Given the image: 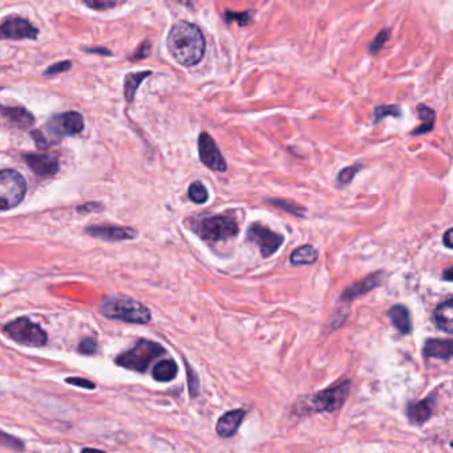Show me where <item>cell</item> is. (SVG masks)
<instances>
[{
	"mask_svg": "<svg viewBox=\"0 0 453 453\" xmlns=\"http://www.w3.org/2000/svg\"><path fill=\"white\" fill-rule=\"evenodd\" d=\"M0 444L6 448H10V449H13V451H23L24 444L20 442L19 439L13 438L11 435L0 430Z\"/></svg>",
	"mask_w": 453,
	"mask_h": 453,
	"instance_id": "f1b7e54d",
	"label": "cell"
},
{
	"mask_svg": "<svg viewBox=\"0 0 453 453\" xmlns=\"http://www.w3.org/2000/svg\"><path fill=\"white\" fill-rule=\"evenodd\" d=\"M198 153L201 163L214 172H226L228 165L216 141L208 133H201L198 137Z\"/></svg>",
	"mask_w": 453,
	"mask_h": 453,
	"instance_id": "9c48e42d",
	"label": "cell"
},
{
	"mask_svg": "<svg viewBox=\"0 0 453 453\" xmlns=\"http://www.w3.org/2000/svg\"><path fill=\"white\" fill-rule=\"evenodd\" d=\"M186 373H187V383H189V390H190V395L192 397L198 394V388H199V382H198V376L196 372L192 370L190 366L186 364Z\"/></svg>",
	"mask_w": 453,
	"mask_h": 453,
	"instance_id": "d6a6232c",
	"label": "cell"
},
{
	"mask_svg": "<svg viewBox=\"0 0 453 453\" xmlns=\"http://www.w3.org/2000/svg\"><path fill=\"white\" fill-rule=\"evenodd\" d=\"M99 311L109 319H118L127 323L136 325L149 323L151 319V310L145 304L125 297L108 298L99 307Z\"/></svg>",
	"mask_w": 453,
	"mask_h": 453,
	"instance_id": "277c9868",
	"label": "cell"
},
{
	"mask_svg": "<svg viewBox=\"0 0 453 453\" xmlns=\"http://www.w3.org/2000/svg\"><path fill=\"white\" fill-rule=\"evenodd\" d=\"M384 278V271H375L370 274L368 277L361 279L359 282H355L354 285H351L349 287H347L346 290L343 291L342 294V301L343 302H352L354 299H356L358 297H361L367 292L376 289L378 286H380L383 283Z\"/></svg>",
	"mask_w": 453,
	"mask_h": 453,
	"instance_id": "7c38bea8",
	"label": "cell"
},
{
	"mask_svg": "<svg viewBox=\"0 0 453 453\" xmlns=\"http://www.w3.org/2000/svg\"><path fill=\"white\" fill-rule=\"evenodd\" d=\"M452 340L451 339H428L424 346V356L442 361H451L452 358Z\"/></svg>",
	"mask_w": 453,
	"mask_h": 453,
	"instance_id": "e0dca14e",
	"label": "cell"
},
{
	"mask_svg": "<svg viewBox=\"0 0 453 453\" xmlns=\"http://www.w3.org/2000/svg\"><path fill=\"white\" fill-rule=\"evenodd\" d=\"M444 279H445V280H448V282H452V268H448L445 270Z\"/></svg>",
	"mask_w": 453,
	"mask_h": 453,
	"instance_id": "f35d334b",
	"label": "cell"
},
{
	"mask_svg": "<svg viewBox=\"0 0 453 453\" xmlns=\"http://www.w3.org/2000/svg\"><path fill=\"white\" fill-rule=\"evenodd\" d=\"M452 234L453 229L451 228V229H448V230H447L445 235H444V244H445L448 249H452L453 247Z\"/></svg>",
	"mask_w": 453,
	"mask_h": 453,
	"instance_id": "74e56055",
	"label": "cell"
},
{
	"mask_svg": "<svg viewBox=\"0 0 453 453\" xmlns=\"http://www.w3.org/2000/svg\"><path fill=\"white\" fill-rule=\"evenodd\" d=\"M388 37H390V30H383V31H380L378 35L375 36V39L372 40L371 44H370V52H371L372 55L378 54L383 48L384 44L388 40Z\"/></svg>",
	"mask_w": 453,
	"mask_h": 453,
	"instance_id": "4dcf8cb0",
	"label": "cell"
},
{
	"mask_svg": "<svg viewBox=\"0 0 453 453\" xmlns=\"http://www.w3.org/2000/svg\"><path fill=\"white\" fill-rule=\"evenodd\" d=\"M361 169V165H352V166H347L345 169L340 170V173L337 175V182L339 185H349V182L354 180V177Z\"/></svg>",
	"mask_w": 453,
	"mask_h": 453,
	"instance_id": "83f0119b",
	"label": "cell"
},
{
	"mask_svg": "<svg viewBox=\"0 0 453 453\" xmlns=\"http://www.w3.org/2000/svg\"><path fill=\"white\" fill-rule=\"evenodd\" d=\"M316 259H318V252L310 244L295 249L290 256V262L294 266L313 265L316 262Z\"/></svg>",
	"mask_w": 453,
	"mask_h": 453,
	"instance_id": "603a6c76",
	"label": "cell"
},
{
	"mask_svg": "<svg viewBox=\"0 0 453 453\" xmlns=\"http://www.w3.org/2000/svg\"><path fill=\"white\" fill-rule=\"evenodd\" d=\"M24 161L31 168L32 172L40 177H51L56 175L58 170V160L52 154H37L28 153L24 154Z\"/></svg>",
	"mask_w": 453,
	"mask_h": 453,
	"instance_id": "4fadbf2b",
	"label": "cell"
},
{
	"mask_svg": "<svg viewBox=\"0 0 453 453\" xmlns=\"http://www.w3.org/2000/svg\"><path fill=\"white\" fill-rule=\"evenodd\" d=\"M189 198L194 202V204H198V205H202V204H206L208 199H209V193H208V189L205 187V185L202 182H193L192 185L189 186Z\"/></svg>",
	"mask_w": 453,
	"mask_h": 453,
	"instance_id": "484cf974",
	"label": "cell"
},
{
	"mask_svg": "<svg viewBox=\"0 0 453 453\" xmlns=\"http://www.w3.org/2000/svg\"><path fill=\"white\" fill-rule=\"evenodd\" d=\"M225 19H226V22L237 20L241 25H247V24L250 23V20L253 19V11H226V13H225Z\"/></svg>",
	"mask_w": 453,
	"mask_h": 453,
	"instance_id": "f546056e",
	"label": "cell"
},
{
	"mask_svg": "<svg viewBox=\"0 0 453 453\" xmlns=\"http://www.w3.org/2000/svg\"><path fill=\"white\" fill-rule=\"evenodd\" d=\"M246 240L250 244H256L261 254L265 258L275 254L285 241L283 235L273 232L271 229H268V226L262 225L261 222H254L249 226Z\"/></svg>",
	"mask_w": 453,
	"mask_h": 453,
	"instance_id": "ba28073f",
	"label": "cell"
},
{
	"mask_svg": "<svg viewBox=\"0 0 453 453\" xmlns=\"http://www.w3.org/2000/svg\"><path fill=\"white\" fill-rule=\"evenodd\" d=\"M85 232L92 237H97L105 241H123V240H132L137 237V232L132 228L112 226V225L88 226L85 228Z\"/></svg>",
	"mask_w": 453,
	"mask_h": 453,
	"instance_id": "5bb4252c",
	"label": "cell"
},
{
	"mask_svg": "<svg viewBox=\"0 0 453 453\" xmlns=\"http://www.w3.org/2000/svg\"><path fill=\"white\" fill-rule=\"evenodd\" d=\"M168 48L172 56L184 67H194L204 58L206 43L196 24L180 22L168 35Z\"/></svg>",
	"mask_w": 453,
	"mask_h": 453,
	"instance_id": "6da1fadb",
	"label": "cell"
},
{
	"mask_svg": "<svg viewBox=\"0 0 453 453\" xmlns=\"http://www.w3.org/2000/svg\"><path fill=\"white\" fill-rule=\"evenodd\" d=\"M151 43L145 42L142 46H139V51L132 56V60H141V58H148L151 55Z\"/></svg>",
	"mask_w": 453,
	"mask_h": 453,
	"instance_id": "8d00e7d4",
	"label": "cell"
},
{
	"mask_svg": "<svg viewBox=\"0 0 453 453\" xmlns=\"http://www.w3.org/2000/svg\"><path fill=\"white\" fill-rule=\"evenodd\" d=\"M435 395H430L423 400H420L418 403H412L408 406L407 414L408 418L411 420V423L414 424H424L428 418L432 416L433 414V408H435Z\"/></svg>",
	"mask_w": 453,
	"mask_h": 453,
	"instance_id": "2e32d148",
	"label": "cell"
},
{
	"mask_svg": "<svg viewBox=\"0 0 453 453\" xmlns=\"http://www.w3.org/2000/svg\"><path fill=\"white\" fill-rule=\"evenodd\" d=\"M244 415H246L244 409H234L223 414L217 423V428H216L217 433L223 439L232 438L237 433L240 426L242 424Z\"/></svg>",
	"mask_w": 453,
	"mask_h": 453,
	"instance_id": "9a60e30c",
	"label": "cell"
},
{
	"mask_svg": "<svg viewBox=\"0 0 453 453\" xmlns=\"http://www.w3.org/2000/svg\"><path fill=\"white\" fill-rule=\"evenodd\" d=\"M349 379H345L340 383L334 384L318 394L307 396L301 402L302 408L299 411L304 415L335 412L346 403L349 395Z\"/></svg>",
	"mask_w": 453,
	"mask_h": 453,
	"instance_id": "3957f363",
	"label": "cell"
},
{
	"mask_svg": "<svg viewBox=\"0 0 453 453\" xmlns=\"http://www.w3.org/2000/svg\"><path fill=\"white\" fill-rule=\"evenodd\" d=\"M268 204L273 205V206H275V208H278V209L285 210V211H287V213H291V214H294V216H298V217H303V214H304V209H303V208L295 205V204H292V202H287V201H285V199H271V201H268Z\"/></svg>",
	"mask_w": 453,
	"mask_h": 453,
	"instance_id": "4316f807",
	"label": "cell"
},
{
	"mask_svg": "<svg viewBox=\"0 0 453 453\" xmlns=\"http://www.w3.org/2000/svg\"><path fill=\"white\" fill-rule=\"evenodd\" d=\"M418 118L421 120V125H418V128L412 132L414 136L418 135H424V133H430L435 128V121H436V112L433 109L428 108L427 105L418 104Z\"/></svg>",
	"mask_w": 453,
	"mask_h": 453,
	"instance_id": "44dd1931",
	"label": "cell"
},
{
	"mask_svg": "<svg viewBox=\"0 0 453 453\" xmlns=\"http://www.w3.org/2000/svg\"><path fill=\"white\" fill-rule=\"evenodd\" d=\"M79 351L84 355H93L97 351V342L93 337H85L79 345Z\"/></svg>",
	"mask_w": 453,
	"mask_h": 453,
	"instance_id": "836d02e7",
	"label": "cell"
},
{
	"mask_svg": "<svg viewBox=\"0 0 453 453\" xmlns=\"http://www.w3.org/2000/svg\"><path fill=\"white\" fill-rule=\"evenodd\" d=\"M193 232L208 244L229 241L238 235V223L229 214H210L198 217L190 223Z\"/></svg>",
	"mask_w": 453,
	"mask_h": 453,
	"instance_id": "7a4b0ae2",
	"label": "cell"
},
{
	"mask_svg": "<svg viewBox=\"0 0 453 453\" xmlns=\"http://www.w3.org/2000/svg\"><path fill=\"white\" fill-rule=\"evenodd\" d=\"M388 318L402 335H407L412 331V321L407 307L403 304H395L388 310Z\"/></svg>",
	"mask_w": 453,
	"mask_h": 453,
	"instance_id": "d6986e66",
	"label": "cell"
},
{
	"mask_svg": "<svg viewBox=\"0 0 453 453\" xmlns=\"http://www.w3.org/2000/svg\"><path fill=\"white\" fill-rule=\"evenodd\" d=\"M148 76H151V72H136V73H129L125 77V84H124V93L125 99L128 101H132L135 99V94L139 89V84L144 82Z\"/></svg>",
	"mask_w": 453,
	"mask_h": 453,
	"instance_id": "cb8c5ba5",
	"label": "cell"
},
{
	"mask_svg": "<svg viewBox=\"0 0 453 453\" xmlns=\"http://www.w3.org/2000/svg\"><path fill=\"white\" fill-rule=\"evenodd\" d=\"M435 323L438 327L445 331L447 334H452L453 331V299L449 297L447 301L440 303L435 310Z\"/></svg>",
	"mask_w": 453,
	"mask_h": 453,
	"instance_id": "ffe728a7",
	"label": "cell"
},
{
	"mask_svg": "<svg viewBox=\"0 0 453 453\" xmlns=\"http://www.w3.org/2000/svg\"><path fill=\"white\" fill-rule=\"evenodd\" d=\"M66 382L72 384V385L87 388V390H94V387H96V384L88 379H84V378H68V379H66Z\"/></svg>",
	"mask_w": 453,
	"mask_h": 453,
	"instance_id": "d590c367",
	"label": "cell"
},
{
	"mask_svg": "<svg viewBox=\"0 0 453 453\" xmlns=\"http://www.w3.org/2000/svg\"><path fill=\"white\" fill-rule=\"evenodd\" d=\"M27 192L23 175L16 170H0V210H10L18 206Z\"/></svg>",
	"mask_w": 453,
	"mask_h": 453,
	"instance_id": "52a82bcc",
	"label": "cell"
},
{
	"mask_svg": "<svg viewBox=\"0 0 453 453\" xmlns=\"http://www.w3.org/2000/svg\"><path fill=\"white\" fill-rule=\"evenodd\" d=\"M387 116L400 117L402 116V109L400 105H379L375 108L373 112V124L382 123Z\"/></svg>",
	"mask_w": 453,
	"mask_h": 453,
	"instance_id": "d4e9b609",
	"label": "cell"
},
{
	"mask_svg": "<svg viewBox=\"0 0 453 453\" xmlns=\"http://www.w3.org/2000/svg\"><path fill=\"white\" fill-rule=\"evenodd\" d=\"M3 333L19 345L30 347H43L46 343V333L28 318H19L3 327Z\"/></svg>",
	"mask_w": 453,
	"mask_h": 453,
	"instance_id": "8992f818",
	"label": "cell"
},
{
	"mask_svg": "<svg viewBox=\"0 0 453 453\" xmlns=\"http://www.w3.org/2000/svg\"><path fill=\"white\" fill-rule=\"evenodd\" d=\"M163 354L165 349L161 345L148 339H141L133 349L118 355L116 363L127 370L145 372L149 368L151 361Z\"/></svg>",
	"mask_w": 453,
	"mask_h": 453,
	"instance_id": "5b68a950",
	"label": "cell"
},
{
	"mask_svg": "<svg viewBox=\"0 0 453 453\" xmlns=\"http://www.w3.org/2000/svg\"><path fill=\"white\" fill-rule=\"evenodd\" d=\"M70 70V61H61L55 66H51L48 70L44 72L46 76H54L58 75L60 72H66V70Z\"/></svg>",
	"mask_w": 453,
	"mask_h": 453,
	"instance_id": "e575fe53",
	"label": "cell"
},
{
	"mask_svg": "<svg viewBox=\"0 0 453 453\" xmlns=\"http://www.w3.org/2000/svg\"><path fill=\"white\" fill-rule=\"evenodd\" d=\"M84 3L97 11H105L109 8H113L117 4V0H84Z\"/></svg>",
	"mask_w": 453,
	"mask_h": 453,
	"instance_id": "1f68e13d",
	"label": "cell"
},
{
	"mask_svg": "<svg viewBox=\"0 0 453 453\" xmlns=\"http://www.w3.org/2000/svg\"><path fill=\"white\" fill-rule=\"evenodd\" d=\"M39 30L22 18H12L10 20L0 24V39L23 40L36 39Z\"/></svg>",
	"mask_w": 453,
	"mask_h": 453,
	"instance_id": "8fae6325",
	"label": "cell"
},
{
	"mask_svg": "<svg viewBox=\"0 0 453 453\" xmlns=\"http://www.w3.org/2000/svg\"><path fill=\"white\" fill-rule=\"evenodd\" d=\"M178 373V367L175 364V361L172 359H166V361H161L157 363L153 368V378L157 382H172Z\"/></svg>",
	"mask_w": 453,
	"mask_h": 453,
	"instance_id": "7402d4cb",
	"label": "cell"
},
{
	"mask_svg": "<svg viewBox=\"0 0 453 453\" xmlns=\"http://www.w3.org/2000/svg\"><path fill=\"white\" fill-rule=\"evenodd\" d=\"M46 128L56 137L73 136L84 129V120L79 112H66L52 117Z\"/></svg>",
	"mask_w": 453,
	"mask_h": 453,
	"instance_id": "30bf717a",
	"label": "cell"
},
{
	"mask_svg": "<svg viewBox=\"0 0 453 453\" xmlns=\"http://www.w3.org/2000/svg\"><path fill=\"white\" fill-rule=\"evenodd\" d=\"M0 115L6 117L12 125L18 128H30L35 118L34 116L24 108H18V106H1L0 105Z\"/></svg>",
	"mask_w": 453,
	"mask_h": 453,
	"instance_id": "ac0fdd59",
	"label": "cell"
}]
</instances>
